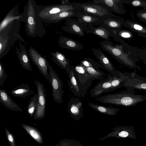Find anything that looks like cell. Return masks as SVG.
Returning <instances> with one entry per match:
<instances>
[{
	"label": "cell",
	"mask_w": 146,
	"mask_h": 146,
	"mask_svg": "<svg viewBox=\"0 0 146 146\" xmlns=\"http://www.w3.org/2000/svg\"><path fill=\"white\" fill-rule=\"evenodd\" d=\"M125 19L118 16L110 17L101 19L99 25L106 26L113 30L121 29Z\"/></svg>",
	"instance_id": "20"
},
{
	"label": "cell",
	"mask_w": 146,
	"mask_h": 146,
	"mask_svg": "<svg viewBox=\"0 0 146 146\" xmlns=\"http://www.w3.org/2000/svg\"><path fill=\"white\" fill-rule=\"evenodd\" d=\"M80 64L85 67H98L99 65L94 61L92 59L89 58H86L84 60L81 61Z\"/></svg>",
	"instance_id": "37"
},
{
	"label": "cell",
	"mask_w": 146,
	"mask_h": 146,
	"mask_svg": "<svg viewBox=\"0 0 146 146\" xmlns=\"http://www.w3.org/2000/svg\"><path fill=\"white\" fill-rule=\"evenodd\" d=\"M119 42L124 48L127 50L134 57L143 60L146 57L144 46L141 48H138L129 44L118 36L116 41Z\"/></svg>",
	"instance_id": "23"
},
{
	"label": "cell",
	"mask_w": 146,
	"mask_h": 146,
	"mask_svg": "<svg viewBox=\"0 0 146 146\" xmlns=\"http://www.w3.org/2000/svg\"><path fill=\"white\" fill-rule=\"evenodd\" d=\"M87 72L88 78H92L94 79H98L101 80H104V73H102L92 67H85L84 66Z\"/></svg>",
	"instance_id": "33"
},
{
	"label": "cell",
	"mask_w": 146,
	"mask_h": 146,
	"mask_svg": "<svg viewBox=\"0 0 146 146\" xmlns=\"http://www.w3.org/2000/svg\"><path fill=\"white\" fill-rule=\"evenodd\" d=\"M114 31L115 33L121 38L130 39L133 36L132 33L127 30L121 29Z\"/></svg>",
	"instance_id": "36"
},
{
	"label": "cell",
	"mask_w": 146,
	"mask_h": 146,
	"mask_svg": "<svg viewBox=\"0 0 146 146\" xmlns=\"http://www.w3.org/2000/svg\"><path fill=\"white\" fill-rule=\"evenodd\" d=\"M132 72L130 77L125 82L122 87L132 90L138 89L146 91V77Z\"/></svg>",
	"instance_id": "12"
},
{
	"label": "cell",
	"mask_w": 146,
	"mask_h": 146,
	"mask_svg": "<svg viewBox=\"0 0 146 146\" xmlns=\"http://www.w3.org/2000/svg\"><path fill=\"white\" fill-rule=\"evenodd\" d=\"M123 4H126L135 7H141L146 9L145 0H120Z\"/></svg>",
	"instance_id": "34"
},
{
	"label": "cell",
	"mask_w": 146,
	"mask_h": 146,
	"mask_svg": "<svg viewBox=\"0 0 146 146\" xmlns=\"http://www.w3.org/2000/svg\"><path fill=\"white\" fill-rule=\"evenodd\" d=\"M21 22V19H15L0 30V59L6 55L17 40L25 41L19 32Z\"/></svg>",
	"instance_id": "2"
},
{
	"label": "cell",
	"mask_w": 146,
	"mask_h": 146,
	"mask_svg": "<svg viewBox=\"0 0 146 146\" xmlns=\"http://www.w3.org/2000/svg\"><path fill=\"white\" fill-rule=\"evenodd\" d=\"M113 131L106 136L99 139L104 140L106 138L114 137L119 139L121 138H129L136 139L137 136L135 133V127L133 126H116L113 129Z\"/></svg>",
	"instance_id": "10"
},
{
	"label": "cell",
	"mask_w": 146,
	"mask_h": 146,
	"mask_svg": "<svg viewBox=\"0 0 146 146\" xmlns=\"http://www.w3.org/2000/svg\"><path fill=\"white\" fill-rule=\"evenodd\" d=\"M62 29L66 32L79 36H84L86 31L83 25L76 19L72 17L66 20Z\"/></svg>",
	"instance_id": "13"
},
{
	"label": "cell",
	"mask_w": 146,
	"mask_h": 146,
	"mask_svg": "<svg viewBox=\"0 0 146 146\" xmlns=\"http://www.w3.org/2000/svg\"><path fill=\"white\" fill-rule=\"evenodd\" d=\"M123 26L136 33L139 36L146 38V27L139 23L125 20Z\"/></svg>",
	"instance_id": "26"
},
{
	"label": "cell",
	"mask_w": 146,
	"mask_h": 146,
	"mask_svg": "<svg viewBox=\"0 0 146 146\" xmlns=\"http://www.w3.org/2000/svg\"><path fill=\"white\" fill-rule=\"evenodd\" d=\"M77 10L64 11L54 15L46 21L44 22L48 23H57L63 20L74 17Z\"/></svg>",
	"instance_id": "28"
},
{
	"label": "cell",
	"mask_w": 146,
	"mask_h": 146,
	"mask_svg": "<svg viewBox=\"0 0 146 146\" xmlns=\"http://www.w3.org/2000/svg\"><path fill=\"white\" fill-rule=\"evenodd\" d=\"M28 53L31 61L36 65L40 73L50 83V77L48 72V61L32 46L29 48Z\"/></svg>",
	"instance_id": "8"
},
{
	"label": "cell",
	"mask_w": 146,
	"mask_h": 146,
	"mask_svg": "<svg viewBox=\"0 0 146 146\" xmlns=\"http://www.w3.org/2000/svg\"><path fill=\"white\" fill-rule=\"evenodd\" d=\"M92 50L93 53L98 60L102 68L108 71L113 76L115 75L117 70L108 57L102 50L94 48H92Z\"/></svg>",
	"instance_id": "17"
},
{
	"label": "cell",
	"mask_w": 146,
	"mask_h": 146,
	"mask_svg": "<svg viewBox=\"0 0 146 146\" xmlns=\"http://www.w3.org/2000/svg\"><path fill=\"white\" fill-rule=\"evenodd\" d=\"M132 72H122L117 70L115 75L112 76L111 81V91L122 87L125 81L131 76Z\"/></svg>",
	"instance_id": "25"
},
{
	"label": "cell",
	"mask_w": 146,
	"mask_h": 146,
	"mask_svg": "<svg viewBox=\"0 0 146 146\" xmlns=\"http://www.w3.org/2000/svg\"><path fill=\"white\" fill-rule=\"evenodd\" d=\"M94 26L84 28L86 34L91 33L108 40H111L110 37H112L116 41L118 36L115 33L114 30L102 25H98L97 27H94Z\"/></svg>",
	"instance_id": "11"
},
{
	"label": "cell",
	"mask_w": 146,
	"mask_h": 146,
	"mask_svg": "<svg viewBox=\"0 0 146 146\" xmlns=\"http://www.w3.org/2000/svg\"><path fill=\"white\" fill-rule=\"evenodd\" d=\"M73 67H71L68 74L69 80L67 81L69 89L73 93L75 96L81 97V92L78 84L74 73Z\"/></svg>",
	"instance_id": "29"
},
{
	"label": "cell",
	"mask_w": 146,
	"mask_h": 146,
	"mask_svg": "<svg viewBox=\"0 0 146 146\" xmlns=\"http://www.w3.org/2000/svg\"><path fill=\"white\" fill-rule=\"evenodd\" d=\"M145 52H146V57L145 58L142 60V61H143V63L146 66V48L145 47Z\"/></svg>",
	"instance_id": "42"
},
{
	"label": "cell",
	"mask_w": 146,
	"mask_h": 146,
	"mask_svg": "<svg viewBox=\"0 0 146 146\" xmlns=\"http://www.w3.org/2000/svg\"><path fill=\"white\" fill-rule=\"evenodd\" d=\"M67 106L68 112L75 120H79L83 117L82 104L79 97H72Z\"/></svg>",
	"instance_id": "14"
},
{
	"label": "cell",
	"mask_w": 146,
	"mask_h": 146,
	"mask_svg": "<svg viewBox=\"0 0 146 146\" xmlns=\"http://www.w3.org/2000/svg\"><path fill=\"white\" fill-rule=\"evenodd\" d=\"M77 3H70L66 4H54L42 6L38 13V16L42 22L46 21L58 13L70 10H78Z\"/></svg>",
	"instance_id": "5"
},
{
	"label": "cell",
	"mask_w": 146,
	"mask_h": 146,
	"mask_svg": "<svg viewBox=\"0 0 146 146\" xmlns=\"http://www.w3.org/2000/svg\"><path fill=\"white\" fill-rule=\"evenodd\" d=\"M21 125L36 141L40 144L43 143V141L41 134L37 130L28 125L22 124Z\"/></svg>",
	"instance_id": "31"
},
{
	"label": "cell",
	"mask_w": 146,
	"mask_h": 146,
	"mask_svg": "<svg viewBox=\"0 0 146 146\" xmlns=\"http://www.w3.org/2000/svg\"><path fill=\"white\" fill-rule=\"evenodd\" d=\"M105 104H112L126 107L135 106L146 100V96L136 94L134 90L127 89L118 93L109 94L95 98Z\"/></svg>",
	"instance_id": "3"
},
{
	"label": "cell",
	"mask_w": 146,
	"mask_h": 146,
	"mask_svg": "<svg viewBox=\"0 0 146 146\" xmlns=\"http://www.w3.org/2000/svg\"><path fill=\"white\" fill-rule=\"evenodd\" d=\"M88 105L92 108L101 113L110 115H115L120 109L115 108H110L89 103Z\"/></svg>",
	"instance_id": "30"
},
{
	"label": "cell",
	"mask_w": 146,
	"mask_h": 146,
	"mask_svg": "<svg viewBox=\"0 0 146 146\" xmlns=\"http://www.w3.org/2000/svg\"><path fill=\"white\" fill-rule=\"evenodd\" d=\"M78 11L86 13L101 19L110 17H117L102 5L89 1L85 3H77Z\"/></svg>",
	"instance_id": "6"
},
{
	"label": "cell",
	"mask_w": 146,
	"mask_h": 146,
	"mask_svg": "<svg viewBox=\"0 0 146 146\" xmlns=\"http://www.w3.org/2000/svg\"><path fill=\"white\" fill-rule=\"evenodd\" d=\"M42 5H38L33 0H29L21 13L22 22L25 23L27 35L33 38L42 37L46 34L42 21L38 16Z\"/></svg>",
	"instance_id": "1"
},
{
	"label": "cell",
	"mask_w": 146,
	"mask_h": 146,
	"mask_svg": "<svg viewBox=\"0 0 146 146\" xmlns=\"http://www.w3.org/2000/svg\"><path fill=\"white\" fill-rule=\"evenodd\" d=\"M38 94V106L36 113L34 117L35 120L43 119L45 115L46 103V95L45 93L44 86L40 81L35 80Z\"/></svg>",
	"instance_id": "9"
},
{
	"label": "cell",
	"mask_w": 146,
	"mask_h": 146,
	"mask_svg": "<svg viewBox=\"0 0 146 146\" xmlns=\"http://www.w3.org/2000/svg\"><path fill=\"white\" fill-rule=\"evenodd\" d=\"M55 146H83L79 141L72 139L61 140Z\"/></svg>",
	"instance_id": "35"
},
{
	"label": "cell",
	"mask_w": 146,
	"mask_h": 146,
	"mask_svg": "<svg viewBox=\"0 0 146 146\" xmlns=\"http://www.w3.org/2000/svg\"><path fill=\"white\" fill-rule=\"evenodd\" d=\"M38 94H36L31 98L28 108V112L30 116L32 117L35 116L38 106Z\"/></svg>",
	"instance_id": "32"
},
{
	"label": "cell",
	"mask_w": 146,
	"mask_h": 146,
	"mask_svg": "<svg viewBox=\"0 0 146 146\" xmlns=\"http://www.w3.org/2000/svg\"><path fill=\"white\" fill-rule=\"evenodd\" d=\"M48 68L50 77V83L51 85L52 94V96L54 101L58 104L63 102L62 96L64 94L63 90V83L59 76L50 65L48 62Z\"/></svg>",
	"instance_id": "7"
},
{
	"label": "cell",
	"mask_w": 146,
	"mask_h": 146,
	"mask_svg": "<svg viewBox=\"0 0 146 146\" xmlns=\"http://www.w3.org/2000/svg\"><path fill=\"white\" fill-rule=\"evenodd\" d=\"M34 93L27 84L23 83L15 87L11 92L13 96L25 98Z\"/></svg>",
	"instance_id": "27"
},
{
	"label": "cell",
	"mask_w": 146,
	"mask_h": 146,
	"mask_svg": "<svg viewBox=\"0 0 146 146\" xmlns=\"http://www.w3.org/2000/svg\"><path fill=\"white\" fill-rule=\"evenodd\" d=\"M18 45L20 48L17 46H15V48L20 64L25 69L31 72L32 68L25 46L20 43H19Z\"/></svg>",
	"instance_id": "19"
},
{
	"label": "cell",
	"mask_w": 146,
	"mask_h": 146,
	"mask_svg": "<svg viewBox=\"0 0 146 146\" xmlns=\"http://www.w3.org/2000/svg\"><path fill=\"white\" fill-rule=\"evenodd\" d=\"M102 48L120 64L131 69L140 71L141 67L136 63L139 60L132 55L121 44L114 45L111 41L104 40L100 43Z\"/></svg>",
	"instance_id": "4"
},
{
	"label": "cell",
	"mask_w": 146,
	"mask_h": 146,
	"mask_svg": "<svg viewBox=\"0 0 146 146\" xmlns=\"http://www.w3.org/2000/svg\"><path fill=\"white\" fill-rule=\"evenodd\" d=\"M5 130L7 140L11 146H16L15 139L13 135L10 132L6 127H5Z\"/></svg>",
	"instance_id": "40"
},
{
	"label": "cell",
	"mask_w": 146,
	"mask_h": 146,
	"mask_svg": "<svg viewBox=\"0 0 146 146\" xmlns=\"http://www.w3.org/2000/svg\"><path fill=\"white\" fill-rule=\"evenodd\" d=\"M8 76L6 74L3 65L0 61V85L3 86Z\"/></svg>",
	"instance_id": "38"
},
{
	"label": "cell",
	"mask_w": 146,
	"mask_h": 146,
	"mask_svg": "<svg viewBox=\"0 0 146 146\" xmlns=\"http://www.w3.org/2000/svg\"><path fill=\"white\" fill-rule=\"evenodd\" d=\"M136 15L141 21L146 23V9L139 10L137 12Z\"/></svg>",
	"instance_id": "39"
},
{
	"label": "cell",
	"mask_w": 146,
	"mask_h": 146,
	"mask_svg": "<svg viewBox=\"0 0 146 146\" xmlns=\"http://www.w3.org/2000/svg\"><path fill=\"white\" fill-rule=\"evenodd\" d=\"M112 76L110 74L107 78L97 83L94 88L90 91L92 97H98L103 93L111 92V81Z\"/></svg>",
	"instance_id": "15"
},
{
	"label": "cell",
	"mask_w": 146,
	"mask_h": 146,
	"mask_svg": "<svg viewBox=\"0 0 146 146\" xmlns=\"http://www.w3.org/2000/svg\"><path fill=\"white\" fill-rule=\"evenodd\" d=\"M50 54L53 61L61 69L65 70L68 75L71 68L69 59L60 51L51 52Z\"/></svg>",
	"instance_id": "21"
},
{
	"label": "cell",
	"mask_w": 146,
	"mask_h": 146,
	"mask_svg": "<svg viewBox=\"0 0 146 146\" xmlns=\"http://www.w3.org/2000/svg\"><path fill=\"white\" fill-rule=\"evenodd\" d=\"M75 70L79 74H84L86 77H88V75L85 68L83 66L80 64L76 66L75 68Z\"/></svg>",
	"instance_id": "41"
},
{
	"label": "cell",
	"mask_w": 146,
	"mask_h": 146,
	"mask_svg": "<svg viewBox=\"0 0 146 146\" xmlns=\"http://www.w3.org/2000/svg\"><path fill=\"white\" fill-rule=\"evenodd\" d=\"M0 102L10 110L23 111L21 108L11 98L6 91L1 89H0Z\"/></svg>",
	"instance_id": "24"
},
{
	"label": "cell",
	"mask_w": 146,
	"mask_h": 146,
	"mask_svg": "<svg viewBox=\"0 0 146 146\" xmlns=\"http://www.w3.org/2000/svg\"><path fill=\"white\" fill-rule=\"evenodd\" d=\"M58 42L60 47L69 50L79 51L84 48V46L81 43L63 36L59 37Z\"/></svg>",
	"instance_id": "22"
},
{
	"label": "cell",
	"mask_w": 146,
	"mask_h": 146,
	"mask_svg": "<svg viewBox=\"0 0 146 146\" xmlns=\"http://www.w3.org/2000/svg\"><path fill=\"white\" fill-rule=\"evenodd\" d=\"M91 2L104 6L111 12L120 15L124 14L126 10L120 0H94Z\"/></svg>",
	"instance_id": "16"
},
{
	"label": "cell",
	"mask_w": 146,
	"mask_h": 146,
	"mask_svg": "<svg viewBox=\"0 0 146 146\" xmlns=\"http://www.w3.org/2000/svg\"><path fill=\"white\" fill-rule=\"evenodd\" d=\"M74 17L80 22L84 28L92 25H99L101 19V18L78 10L76 11Z\"/></svg>",
	"instance_id": "18"
}]
</instances>
